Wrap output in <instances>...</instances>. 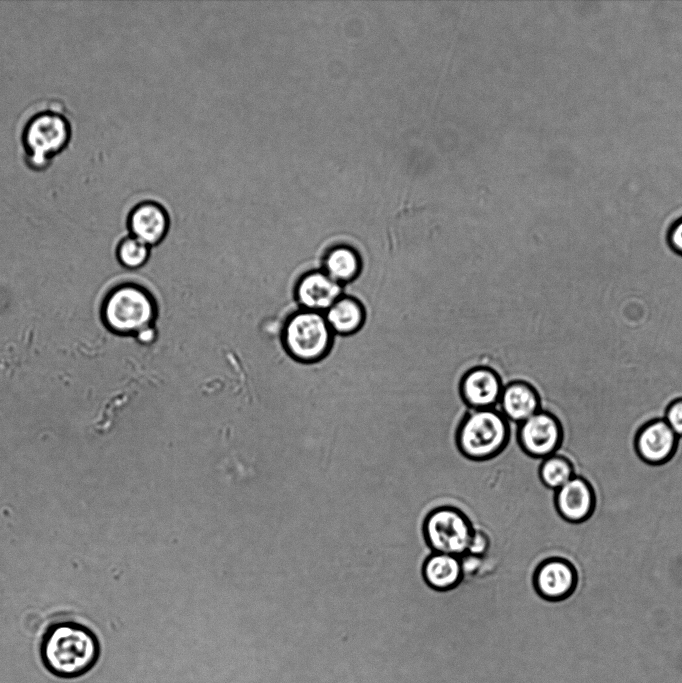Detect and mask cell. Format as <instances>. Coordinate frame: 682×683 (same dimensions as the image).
I'll return each instance as SVG.
<instances>
[{
    "label": "cell",
    "mask_w": 682,
    "mask_h": 683,
    "mask_svg": "<svg viewBox=\"0 0 682 683\" xmlns=\"http://www.w3.org/2000/svg\"><path fill=\"white\" fill-rule=\"evenodd\" d=\"M664 420L677 436H682V399L668 407Z\"/></svg>",
    "instance_id": "44dd1931"
},
{
    "label": "cell",
    "mask_w": 682,
    "mask_h": 683,
    "mask_svg": "<svg viewBox=\"0 0 682 683\" xmlns=\"http://www.w3.org/2000/svg\"><path fill=\"white\" fill-rule=\"evenodd\" d=\"M517 438L528 455L545 459L559 447L561 429L551 414L540 410L518 424Z\"/></svg>",
    "instance_id": "ba28073f"
},
{
    "label": "cell",
    "mask_w": 682,
    "mask_h": 683,
    "mask_svg": "<svg viewBox=\"0 0 682 683\" xmlns=\"http://www.w3.org/2000/svg\"><path fill=\"white\" fill-rule=\"evenodd\" d=\"M498 409L510 422L520 424L538 411L540 400L536 390L522 380H514L503 387Z\"/></svg>",
    "instance_id": "5bb4252c"
},
{
    "label": "cell",
    "mask_w": 682,
    "mask_h": 683,
    "mask_svg": "<svg viewBox=\"0 0 682 683\" xmlns=\"http://www.w3.org/2000/svg\"><path fill=\"white\" fill-rule=\"evenodd\" d=\"M677 438L664 419L655 420L640 430L636 440L637 452L647 463H664L673 455Z\"/></svg>",
    "instance_id": "4fadbf2b"
},
{
    "label": "cell",
    "mask_w": 682,
    "mask_h": 683,
    "mask_svg": "<svg viewBox=\"0 0 682 683\" xmlns=\"http://www.w3.org/2000/svg\"><path fill=\"white\" fill-rule=\"evenodd\" d=\"M325 273L340 284L355 279L361 271V258L347 245L331 248L324 258Z\"/></svg>",
    "instance_id": "ac0fdd59"
},
{
    "label": "cell",
    "mask_w": 682,
    "mask_h": 683,
    "mask_svg": "<svg viewBox=\"0 0 682 683\" xmlns=\"http://www.w3.org/2000/svg\"><path fill=\"white\" fill-rule=\"evenodd\" d=\"M136 339L142 344H150L156 337L155 329L151 326L145 327L135 333Z\"/></svg>",
    "instance_id": "cb8c5ba5"
},
{
    "label": "cell",
    "mask_w": 682,
    "mask_h": 683,
    "mask_svg": "<svg viewBox=\"0 0 682 683\" xmlns=\"http://www.w3.org/2000/svg\"><path fill=\"white\" fill-rule=\"evenodd\" d=\"M331 330L340 335H351L363 326L366 312L354 297L341 296L325 313Z\"/></svg>",
    "instance_id": "e0dca14e"
},
{
    "label": "cell",
    "mask_w": 682,
    "mask_h": 683,
    "mask_svg": "<svg viewBox=\"0 0 682 683\" xmlns=\"http://www.w3.org/2000/svg\"><path fill=\"white\" fill-rule=\"evenodd\" d=\"M668 240L670 246L682 254V218L678 219L670 228Z\"/></svg>",
    "instance_id": "603a6c76"
},
{
    "label": "cell",
    "mask_w": 682,
    "mask_h": 683,
    "mask_svg": "<svg viewBox=\"0 0 682 683\" xmlns=\"http://www.w3.org/2000/svg\"><path fill=\"white\" fill-rule=\"evenodd\" d=\"M100 653L95 633L82 624L69 621L51 625L39 646L43 666L63 679L87 674L97 664Z\"/></svg>",
    "instance_id": "7a4b0ae2"
},
{
    "label": "cell",
    "mask_w": 682,
    "mask_h": 683,
    "mask_svg": "<svg viewBox=\"0 0 682 683\" xmlns=\"http://www.w3.org/2000/svg\"><path fill=\"white\" fill-rule=\"evenodd\" d=\"M595 499L589 484L574 476L556 491V506L561 516L570 522L586 520L594 509Z\"/></svg>",
    "instance_id": "9a60e30c"
},
{
    "label": "cell",
    "mask_w": 682,
    "mask_h": 683,
    "mask_svg": "<svg viewBox=\"0 0 682 683\" xmlns=\"http://www.w3.org/2000/svg\"><path fill=\"white\" fill-rule=\"evenodd\" d=\"M576 581L574 568L559 558L542 562L534 574L537 592L549 601H560L569 596L575 589Z\"/></svg>",
    "instance_id": "8fae6325"
},
{
    "label": "cell",
    "mask_w": 682,
    "mask_h": 683,
    "mask_svg": "<svg viewBox=\"0 0 682 683\" xmlns=\"http://www.w3.org/2000/svg\"><path fill=\"white\" fill-rule=\"evenodd\" d=\"M530 384L540 410L559 423L561 441L554 455L568 460L574 476L594 494L586 529L602 540L647 531L663 487L664 465L639 456L578 293L557 298L540 319Z\"/></svg>",
    "instance_id": "6da1fadb"
},
{
    "label": "cell",
    "mask_w": 682,
    "mask_h": 683,
    "mask_svg": "<svg viewBox=\"0 0 682 683\" xmlns=\"http://www.w3.org/2000/svg\"><path fill=\"white\" fill-rule=\"evenodd\" d=\"M423 533L432 552L461 557L468 551L474 527L460 510L441 506L427 514Z\"/></svg>",
    "instance_id": "52a82bcc"
},
{
    "label": "cell",
    "mask_w": 682,
    "mask_h": 683,
    "mask_svg": "<svg viewBox=\"0 0 682 683\" xmlns=\"http://www.w3.org/2000/svg\"><path fill=\"white\" fill-rule=\"evenodd\" d=\"M343 293V285L324 271L305 274L298 282L296 296L304 310L327 311Z\"/></svg>",
    "instance_id": "7c38bea8"
},
{
    "label": "cell",
    "mask_w": 682,
    "mask_h": 683,
    "mask_svg": "<svg viewBox=\"0 0 682 683\" xmlns=\"http://www.w3.org/2000/svg\"><path fill=\"white\" fill-rule=\"evenodd\" d=\"M149 253V246L133 236L121 240L117 248L119 262L130 269H135L145 264Z\"/></svg>",
    "instance_id": "ffe728a7"
},
{
    "label": "cell",
    "mask_w": 682,
    "mask_h": 683,
    "mask_svg": "<svg viewBox=\"0 0 682 683\" xmlns=\"http://www.w3.org/2000/svg\"><path fill=\"white\" fill-rule=\"evenodd\" d=\"M127 223L133 237L152 246L165 237L169 227V216L160 203L144 200L130 210Z\"/></svg>",
    "instance_id": "30bf717a"
},
{
    "label": "cell",
    "mask_w": 682,
    "mask_h": 683,
    "mask_svg": "<svg viewBox=\"0 0 682 683\" xmlns=\"http://www.w3.org/2000/svg\"><path fill=\"white\" fill-rule=\"evenodd\" d=\"M504 385L497 372L489 367L469 369L461 379L460 394L470 409L494 408Z\"/></svg>",
    "instance_id": "9c48e42d"
},
{
    "label": "cell",
    "mask_w": 682,
    "mask_h": 683,
    "mask_svg": "<svg viewBox=\"0 0 682 683\" xmlns=\"http://www.w3.org/2000/svg\"><path fill=\"white\" fill-rule=\"evenodd\" d=\"M105 325L117 334H135L151 326L155 317V304L142 287L125 283L113 288L102 305Z\"/></svg>",
    "instance_id": "5b68a950"
},
{
    "label": "cell",
    "mask_w": 682,
    "mask_h": 683,
    "mask_svg": "<svg viewBox=\"0 0 682 683\" xmlns=\"http://www.w3.org/2000/svg\"><path fill=\"white\" fill-rule=\"evenodd\" d=\"M333 331L319 312L304 310L293 314L284 328V342L288 352L301 361L322 358L331 347Z\"/></svg>",
    "instance_id": "8992f818"
},
{
    "label": "cell",
    "mask_w": 682,
    "mask_h": 683,
    "mask_svg": "<svg viewBox=\"0 0 682 683\" xmlns=\"http://www.w3.org/2000/svg\"><path fill=\"white\" fill-rule=\"evenodd\" d=\"M422 574L429 587L439 591L452 589L462 580L460 557L433 552L424 561Z\"/></svg>",
    "instance_id": "2e32d148"
},
{
    "label": "cell",
    "mask_w": 682,
    "mask_h": 683,
    "mask_svg": "<svg viewBox=\"0 0 682 683\" xmlns=\"http://www.w3.org/2000/svg\"><path fill=\"white\" fill-rule=\"evenodd\" d=\"M539 475L543 484L555 491L574 477L569 461L557 455H551L543 460Z\"/></svg>",
    "instance_id": "d6986e66"
},
{
    "label": "cell",
    "mask_w": 682,
    "mask_h": 683,
    "mask_svg": "<svg viewBox=\"0 0 682 683\" xmlns=\"http://www.w3.org/2000/svg\"><path fill=\"white\" fill-rule=\"evenodd\" d=\"M509 436L510 422L494 407L470 409L460 422L456 440L464 456L486 460L505 448Z\"/></svg>",
    "instance_id": "277c9868"
},
{
    "label": "cell",
    "mask_w": 682,
    "mask_h": 683,
    "mask_svg": "<svg viewBox=\"0 0 682 683\" xmlns=\"http://www.w3.org/2000/svg\"><path fill=\"white\" fill-rule=\"evenodd\" d=\"M489 545V537L483 531L474 529L467 553L475 556H483L488 551Z\"/></svg>",
    "instance_id": "7402d4cb"
},
{
    "label": "cell",
    "mask_w": 682,
    "mask_h": 683,
    "mask_svg": "<svg viewBox=\"0 0 682 683\" xmlns=\"http://www.w3.org/2000/svg\"><path fill=\"white\" fill-rule=\"evenodd\" d=\"M71 137V122L62 112L44 109L34 113L21 132L26 164L35 171L45 170L67 148Z\"/></svg>",
    "instance_id": "3957f363"
}]
</instances>
